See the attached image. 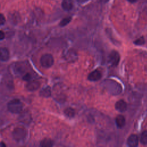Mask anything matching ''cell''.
<instances>
[{
  "label": "cell",
  "instance_id": "obj_1",
  "mask_svg": "<svg viewBox=\"0 0 147 147\" xmlns=\"http://www.w3.org/2000/svg\"><path fill=\"white\" fill-rule=\"evenodd\" d=\"M23 108L22 103L17 99H15L10 101L7 104L8 110L13 113H20Z\"/></svg>",
  "mask_w": 147,
  "mask_h": 147
},
{
  "label": "cell",
  "instance_id": "obj_17",
  "mask_svg": "<svg viewBox=\"0 0 147 147\" xmlns=\"http://www.w3.org/2000/svg\"><path fill=\"white\" fill-rule=\"evenodd\" d=\"M71 19H72V18L71 17H68L63 18L60 22V25L61 26H64L67 25L71 21Z\"/></svg>",
  "mask_w": 147,
  "mask_h": 147
},
{
  "label": "cell",
  "instance_id": "obj_2",
  "mask_svg": "<svg viewBox=\"0 0 147 147\" xmlns=\"http://www.w3.org/2000/svg\"><path fill=\"white\" fill-rule=\"evenodd\" d=\"M54 63V59L52 55L47 53L43 55L40 59V63L41 65L44 68L51 67Z\"/></svg>",
  "mask_w": 147,
  "mask_h": 147
},
{
  "label": "cell",
  "instance_id": "obj_6",
  "mask_svg": "<svg viewBox=\"0 0 147 147\" xmlns=\"http://www.w3.org/2000/svg\"><path fill=\"white\" fill-rule=\"evenodd\" d=\"M102 77V73L98 69L93 71L89 74L88 76V79L90 81H97L99 80Z\"/></svg>",
  "mask_w": 147,
  "mask_h": 147
},
{
  "label": "cell",
  "instance_id": "obj_18",
  "mask_svg": "<svg viewBox=\"0 0 147 147\" xmlns=\"http://www.w3.org/2000/svg\"><path fill=\"white\" fill-rule=\"evenodd\" d=\"M145 42V40L144 39V38L142 37H140L139 38H138L137 40H136L135 41H134V43L136 44V45H142L144 44Z\"/></svg>",
  "mask_w": 147,
  "mask_h": 147
},
{
  "label": "cell",
  "instance_id": "obj_3",
  "mask_svg": "<svg viewBox=\"0 0 147 147\" xmlns=\"http://www.w3.org/2000/svg\"><path fill=\"white\" fill-rule=\"evenodd\" d=\"M13 137L17 141H21L23 140L26 135V130L22 127H16L13 131Z\"/></svg>",
  "mask_w": 147,
  "mask_h": 147
},
{
  "label": "cell",
  "instance_id": "obj_8",
  "mask_svg": "<svg viewBox=\"0 0 147 147\" xmlns=\"http://www.w3.org/2000/svg\"><path fill=\"white\" fill-rule=\"evenodd\" d=\"M115 109L120 112H123L126 110L127 104L123 100H119L115 105Z\"/></svg>",
  "mask_w": 147,
  "mask_h": 147
},
{
  "label": "cell",
  "instance_id": "obj_20",
  "mask_svg": "<svg viewBox=\"0 0 147 147\" xmlns=\"http://www.w3.org/2000/svg\"><path fill=\"white\" fill-rule=\"evenodd\" d=\"M5 22V18L3 14L0 13V25L4 24Z\"/></svg>",
  "mask_w": 147,
  "mask_h": 147
},
{
  "label": "cell",
  "instance_id": "obj_13",
  "mask_svg": "<svg viewBox=\"0 0 147 147\" xmlns=\"http://www.w3.org/2000/svg\"><path fill=\"white\" fill-rule=\"evenodd\" d=\"M41 96L43 97H49L51 95V90L50 87L48 86L43 88L40 92Z\"/></svg>",
  "mask_w": 147,
  "mask_h": 147
},
{
  "label": "cell",
  "instance_id": "obj_19",
  "mask_svg": "<svg viewBox=\"0 0 147 147\" xmlns=\"http://www.w3.org/2000/svg\"><path fill=\"white\" fill-rule=\"evenodd\" d=\"M31 77H32V76H31V75H30V74L28 73V74H25V75H24V76H23L22 79H23L24 80L28 81V80H30Z\"/></svg>",
  "mask_w": 147,
  "mask_h": 147
},
{
  "label": "cell",
  "instance_id": "obj_5",
  "mask_svg": "<svg viewBox=\"0 0 147 147\" xmlns=\"http://www.w3.org/2000/svg\"><path fill=\"white\" fill-rule=\"evenodd\" d=\"M139 142V139L137 135L131 134L130 135L127 140V144L129 146L136 147L137 146Z\"/></svg>",
  "mask_w": 147,
  "mask_h": 147
},
{
  "label": "cell",
  "instance_id": "obj_24",
  "mask_svg": "<svg viewBox=\"0 0 147 147\" xmlns=\"http://www.w3.org/2000/svg\"><path fill=\"white\" fill-rule=\"evenodd\" d=\"M109 0H100V1H102V2H107Z\"/></svg>",
  "mask_w": 147,
  "mask_h": 147
},
{
  "label": "cell",
  "instance_id": "obj_4",
  "mask_svg": "<svg viewBox=\"0 0 147 147\" xmlns=\"http://www.w3.org/2000/svg\"><path fill=\"white\" fill-rule=\"evenodd\" d=\"M120 60L119 53L115 51H113L109 56V61L113 66H117Z\"/></svg>",
  "mask_w": 147,
  "mask_h": 147
},
{
  "label": "cell",
  "instance_id": "obj_14",
  "mask_svg": "<svg viewBox=\"0 0 147 147\" xmlns=\"http://www.w3.org/2000/svg\"><path fill=\"white\" fill-rule=\"evenodd\" d=\"M53 141L51 139L45 138L41 141L40 145L42 147H51L53 145Z\"/></svg>",
  "mask_w": 147,
  "mask_h": 147
},
{
  "label": "cell",
  "instance_id": "obj_11",
  "mask_svg": "<svg viewBox=\"0 0 147 147\" xmlns=\"http://www.w3.org/2000/svg\"><path fill=\"white\" fill-rule=\"evenodd\" d=\"M40 87V83L37 81H31L26 84V88L30 91L37 90Z\"/></svg>",
  "mask_w": 147,
  "mask_h": 147
},
{
  "label": "cell",
  "instance_id": "obj_9",
  "mask_svg": "<svg viewBox=\"0 0 147 147\" xmlns=\"http://www.w3.org/2000/svg\"><path fill=\"white\" fill-rule=\"evenodd\" d=\"M61 6L65 11H69L73 8L74 1L73 0H63Z\"/></svg>",
  "mask_w": 147,
  "mask_h": 147
},
{
  "label": "cell",
  "instance_id": "obj_16",
  "mask_svg": "<svg viewBox=\"0 0 147 147\" xmlns=\"http://www.w3.org/2000/svg\"><path fill=\"white\" fill-rule=\"evenodd\" d=\"M140 142L144 145L147 144V130L144 131L140 136Z\"/></svg>",
  "mask_w": 147,
  "mask_h": 147
},
{
  "label": "cell",
  "instance_id": "obj_23",
  "mask_svg": "<svg viewBox=\"0 0 147 147\" xmlns=\"http://www.w3.org/2000/svg\"><path fill=\"white\" fill-rule=\"evenodd\" d=\"M127 1L130 3H134L137 1V0H127Z\"/></svg>",
  "mask_w": 147,
  "mask_h": 147
},
{
  "label": "cell",
  "instance_id": "obj_10",
  "mask_svg": "<svg viewBox=\"0 0 147 147\" xmlns=\"http://www.w3.org/2000/svg\"><path fill=\"white\" fill-rule=\"evenodd\" d=\"M9 58V52L8 49L4 47L0 48V60L7 61Z\"/></svg>",
  "mask_w": 147,
  "mask_h": 147
},
{
  "label": "cell",
  "instance_id": "obj_15",
  "mask_svg": "<svg viewBox=\"0 0 147 147\" xmlns=\"http://www.w3.org/2000/svg\"><path fill=\"white\" fill-rule=\"evenodd\" d=\"M64 114L68 117H73L75 114V111L71 107H68L65 109Z\"/></svg>",
  "mask_w": 147,
  "mask_h": 147
},
{
  "label": "cell",
  "instance_id": "obj_21",
  "mask_svg": "<svg viewBox=\"0 0 147 147\" xmlns=\"http://www.w3.org/2000/svg\"><path fill=\"white\" fill-rule=\"evenodd\" d=\"M4 37H5V34H4V33H3L2 31L0 30V40L3 39Z\"/></svg>",
  "mask_w": 147,
  "mask_h": 147
},
{
  "label": "cell",
  "instance_id": "obj_22",
  "mask_svg": "<svg viewBox=\"0 0 147 147\" xmlns=\"http://www.w3.org/2000/svg\"><path fill=\"white\" fill-rule=\"evenodd\" d=\"M87 1H88V0H77V1L80 3H84V2H87Z\"/></svg>",
  "mask_w": 147,
  "mask_h": 147
},
{
  "label": "cell",
  "instance_id": "obj_7",
  "mask_svg": "<svg viewBox=\"0 0 147 147\" xmlns=\"http://www.w3.org/2000/svg\"><path fill=\"white\" fill-rule=\"evenodd\" d=\"M65 56H66V59L68 61L70 62H73L76 60L78 55L76 53V52L75 50L69 49L66 53Z\"/></svg>",
  "mask_w": 147,
  "mask_h": 147
},
{
  "label": "cell",
  "instance_id": "obj_12",
  "mask_svg": "<svg viewBox=\"0 0 147 147\" xmlns=\"http://www.w3.org/2000/svg\"><path fill=\"white\" fill-rule=\"evenodd\" d=\"M115 122L117 126L118 127H122L125 125V118L122 115H119L116 117Z\"/></svg>",
  "mask_w": 147,
  "mask_h": 147
}]
</instances>
